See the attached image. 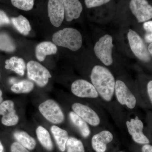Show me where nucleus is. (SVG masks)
Masks as SVG:
<instances>
[{
  "mask_svg": "<svg viewBox=\"0 0 152 152\" xmlns=\"http://www.w3.org/2000/svg\"><path fill=\"white\" fill-rule=\"evenodd\" d=\"M28 77L38 85L44 87L48 83L52 76L49 71L40 63L31 61L27 64Z\"/></svg>",
  "mask_w": 152,
  "mask_h": 152,
  "instance_id": "39448f33",
  "label": "nucleus"
},
{
  "mask_svg": "<svg viewBox=\"0 0 152 152\" xmlns=\"http://www.w3.org/2000/svg\"><path fill=\"white\" fill-rule=\"evenodd\" d=\"M71 91L74 95L80 98L96 99L99 96L92 84L82 79L77 80L72 83Z\"/></svg>",
  "mask_w": 152,
  "mask_h": 152,
  "instance_id": "1a4fd4ad",
  "label": "nucleus"
},
{
  "mask_svg": "<svg viewBox=\"0 0 152 152\" xmlns=\"http://www.w3.org/2000/svg\"><path fill=\"white\" fill-rule=\"evenodd\" d=\"M5 67L7 69L14 71L19 75H24L26 64L24 60L17 57H12L5 61Z\"/></svg>",
  "mask_w": 152,
  "mask_h": 152,
  "instance_id": "a211bd4d",
  "label": "nucleus"
},
{
  "mask_svg": "<svg viewBox=\"0 0 152 152\" xmlns=\"http://www.w3.org/2000/svg\"><path fill=\"white\" fill-rule=\"evenodd\" d=\"M15 48V45L8 35L0 34V50L7 52H12Z\"/></svg>",
  "mask_w": 152,
  "mask_h": 152,
  "instance_id": "b1692460",
  "label": "nucleus"
},
{
  "mask_svg": "<svg viewBox=\"0 0 152 152\" xmlns=\"http://www.w3.org/2000/svg\"><path fill=\"white\" fill-rule=\"evenodd\" d=\"M113 136L110 131L104 130L96 134L92 137L91 145L96 152H105L107 145L113 141Z\"/></svg>",
  "mask_w": 152,
  "mask_h": 152,
  "instance_id": "4468645a",
  "label": "nucleus"
},
{
  "mask_svg": "<svg viewBox=\"0 0 152 152\" xmlns=\"http://www.w3.org/2000/svg\"><path fill=\"white\" fill-rule=\"evenodd\" d=\"M66 149L67 152H85L81 141L74 137L69 138L66 144Z\"/></svg>",
  "mask_w": 152,
  "mask_h": 152,
  "instance_id": "393cba45",
  "label": "nucleus"
},
{
  "mask_svg": "<svg viewBox=\"0 0 152 152\" xmlns=\"http://www.w3.org/2000/svg\"><path fill=\"white\" fill-rule=\"evenodd\" d=\"M114 45L113 38L106 34L100 38L95 44L94 52L96 56L106 66H110L113 63L112 52Z\"/></svg>",
  "mask_w": 152,
  "mask_h": 152,
  "instance_id": "7ed1b4c3",
  "label": "nucleus"
},
{
  "mask_svg": "<svg viewBox=\"0 0 152 152\" xmlns=\"http://www.w3.org/2000/svg\"><path fill=\"white\" fill-rule=\"evenodd\" d=\"M4 148L2 144L0 141V152H4Z\"/></svg>",
  "mask_w": 152,
  "mask_h": 152,
  "instance_id": "f704fd0d",
  "label": "nucleus"
},
{
  "mask_svg": "<svg viewBox=\"0 0 152 152\" xmlns=\"http://www.w3.org/2000/svg\"><path fill=\"white\" fill-rule=\"evenodd\" d=\"M58 51L56 45L50 42H43L38 44L36 48V56L39 61H43L46 57L54 55Z\"/></svg>",
  "mask_w": 152,
  "mask_h": 152,
  "instance_id": "dca6fc26",
  "label": "nucleus"
},
{
  "mask_svg": "<svg viewBox=\"0 0 152 152\" xmlns=\"http://www.w3.org/2000/svg\"><path fill=\"white\" fill-rule=\"evenodd\" d=\"M28 150L18 142L13 143L11 146V152H29Z\"/></svg>",
  "mask_w": 152,
  "mask_h": 152,
  "instance_id": "c85d7f7f",
  "label": "nucleus"
},
{
  "mask_svg": "<svg viewBox=\"0 0 152 152\" xmlns=\"http://www.w3.org/2000/svg\"><path fill=\"white\" fill-rule=\"evenodd\" d=\"M142 152H152V145L148 144H145L142 148Z\"/></svg>",
  "mask_w": 152,
  "mask_h": 152,
  "instance_id": "2f4dec72",
  "label": "nucleus"
},
{
  "mask_svg": "<svg viewBox=\"0 0 152 152\" xmlns=\"http://www.w3.org/2000/svg\"><path fill=\"white\" fill-rule=\"evenodd\" d=\"M90 77L92 84L101 97L107 102L111 100L115 93L116 82L110 71L103 66H95Z\"/></svg>",
  "mask_w": 152,
  "mask_h": 152,
  "instance_id": "f257e3e1",
  "label": "nucleus"
},
{
  "mask_svg": "<svg viewBox=\"0 0 152 152\" xmlns=\"http://www.w3.org/2000/svg\"><path fill=\"white\" fill-rule=\"evenodd\" d=\"M10 19L4 12L0 10V26L10 24Z\"/></svg>",
  "mask_w": 152,
  "mask_h": 152,
  "instance_id": "c756f323",
  "label": "nucleus"
},
{
  "mask_svg": "<svg viewBox=\"0 0 152 152\" xmlns=\"http://www.w3.org/2000/svg\"><path fill=\"white\" fill-rule=\"evenodd\" d=\"M127 37L130 47L135 56L145 62L149 61L151 58L149 52L141 37L132 29L129 30Z\"/></svg>",
  "mask_w": 152,
  "mask_h": 152,
  "instance_id": "423d86ee",
  "label": "nucleus"
},
{
  "mask_svg": "<svg viewBox=\"0 0 152 152\" xmlns=\"http://www.w3.org/2000/svg\"><path fill=\"white\" fill-rule=\"evenodd\" d=\"M3 101V93L1 90H0V104H1Z\"/></svg>",
  "mask_w": 152,
  "mask_h": 152,
  "instance_id": "72a5a7b5",
  "label": "nucleus"
},
{
  "mask_svg": "<svg viewBox=\"0 0 152 152\" xmlns=\"http://www.w3.org/2000/svg\"><path fill=\"white\" fill-rule=\"evenodd\" d=\"M128 132L135 142L140 144H149V140L144 134L143 130L144 125L142 122L137 117L132 118L126 123Z\"/></svg>",
  "mask_w": 152,
  "mask_h": 152,
  "instance_id": "9b49d317",
  "label": "nucleus"
},
{
  "mask_svg": "<svg viewBox=\"0 0 152 152\" xmlns=\"http://www.w3.org/2000/svg\"><path fill=\"white\" fill-rule=\"evenodd\" d=\"M38 140L42 146L48 151H51L53 148L50 135L48 131L42 126H39L36 129Z\"/></svg>",
  "mask_w": 152,
  "mask_h": 152,
  "instance_id": "412c9836",
  "label": "nucleus"
},
{
  "mask_svg": "<svg viewBox=\"0 0 152 152\" xmlns=\"http://www.w3.org/2000/svg\"></svg>",
  "mask_w": 152,
  "mask_h": 152,
  "instance_id": "c9c22d12",
  "label": "nucleus"
},
{
  "mask_svg": "<svg viewBox=\"0 0 152 152\" xmlns=\"http://www.w3.org/2000/svg\"><path fill=\"white\" fill-rule=\"evenodd\" d=\"M148 50L150 54H151L152 56V43L150 44L149 45L148 48Z\"/></svg>",
  "mask_w": 152,
  "mask_h": 152,
  "instance_id": "473e14b6",
  "label": "nucleus"
},
{
  "mask_svg": "<svg viewBox=\"0 0 152 152\" xmlns=\"http://www.w3.org/2000/svg\"><path fill=\"white\" fill-rule=\"evenodd\" d=\"M129 7L139 23L152 18V6L146 0H131Z\"/></svg>",
  "mask_w": 152,
  "mask_h": 152,
  "instance_id": "6e6552de",
  "label": "nucleus"
},
{
  "mask_svg": "<svg viewBox=\"0 0 152 152\" xmlns=\"http://www.w3.org/2000/svg\"><path fill=\"white\" fill-rule=\"evenodd\" d=\"M12 23L15 28L23 35L27 36L31 31L29 22L26 17L20 15L18 17L11 18Z\"/></svg>",
  "mask_w": 152,
  "mask_h": 152,
  "instance_id": "4be33fe9",
  "label": "nucleus"
},
{
  "mask_svg": "<svg viewBox=\"0 0 152 152\" xmlns=\"http://www.w3.org/2000/svg\"><path fill=\"white\" fill-rule=\"evenodd\" d=\"M51 131L59 149L61 151L64 152L66 150V144L69 138L67 132L56 126H52Z\"/></svg>",
  "mask_w": 152,
  "mask_h": 152,
  "instance_id": "f3484780",
  "label": "nucleus"
},
{
  "mask_svg": "<svg viewBox=\"0 0 152 152\" xmlns=\"http://www.w3.org/2000/svg\"><path fill=\"white\" fill-rule=\"evenodd\" d=\"M53 42L59 46L72 51H77L81 48L82 36L78 30L66 28L55 33L53 36Z\"/></svg>",
  "mask_w": 152,
  "mask_h": 152,
  "instance_id": "f03ea898",
  "label": "nucleus"
},
{
  "mask_svg": "<svg viewBox=\"0 0 152 152\" xmlns=\"http://www.w3.org/2000/svg\"><path fill=\"white\" fill-rule=\"evenodd\" d=\"M85 4L88 8H92L99 7L107 4L110 0H84Z\"/></svg>",
  "mask_w": 152,
  "mask_h": 152,
  "instance_id": "cd10ccee",
  "label": "nucleus"
},
{
  "mask_svg": "<svg viewBox=\"0 0 152 152\" xmlns=\"http://www.w3.org/2000/svg\"><path fill=\"white\" fill-rule=\"evenodd\" d=\"M147 92L152 104V80L150 81L147 85Z\"/></svg>",
  "mask_w": 152,
  "mask_h": 152,
  "instance_id": "7c9ffc66",
  "label": "nucleus"
},
{
  "mask_svg": "<svg viewBox=\"0 0 152 152\" xmlns=\"http://www.w3.org/2000/svg\"><path fill=\"white\" fill-rule=\"evenodd\" d=\"M48 15L53 26L59 27L65 18V11L63 0H48Z\"/></svg>",
  "mask_w": 152,
  "mask_h": 152,
  "instance_id": "9d476101",
  "label": "nucleus"
},
{
  "mask_svg": "<svg viewBox=\"0 0 152 152\" xmlns=\"http://www.w3.org/2000/svg\"><path fill=\"white\" fill-rule=\"evenodd\" d=\"M34 84L28 80H23L14 84L11 88V91L16 94H25L31 91L34 88Z\"/></svg>",
  "mask_w": 152,
  "mask_h": 152,
  "instance_id": "5701e85b",
  "label": "nucleus"
},
{
  "mask_svg": "<svg viewBox=\"0 0 152 152\" xmlns=\"http://www.w3.org/2000/svg\"><path fill=\"white\" fill-rule=\"evenodd\" d=\"M12 4L22 10L29 11L32 10L35 0H11Z\"/></svg>",
  "mask_w": 152,
  "mask_h": 152,
  "instance_id": "a878e982",
  "label": "nucleus"
},
{
  "mask_svg": "<svg viewBox=\"0 0 152 152\" xmlns=\"http://www.w3.org/2000/svg\"><path fill=\"white\" fill-rule=\"evenodd\" d=\"M14 137L18 142L27 149L32 150L35 148V140L26 132L17 131L14 133Z\"/></svg>",
  "mask_w": 152,
  "mask_h": 152,
  "instance_id": "aec40b11",
  "label": "nucleus"
},
{
  "mask_svg": "<svg viewBox=\"0 0 152 152\" xmlns=\"http://www.w3.org/2000/svg\"><path fill=\"white\" fill-rule=\"evenodd\" d=\"M69 116L71 122L77 128L83 137L87 138L89 136L91 130L88 124L84 120L74 112H71L69 114Z\"/></svg>",
  "mask_w": 152,
  "mask_h": 152,
  "instance_id": "6ab92c4d",
  "label": "nucleus"
},
{
  "mask_svg": "<svg viewBox=\"0 0 152 152\" xmlns=\"http://www.w3.org/2000/svg\"><path fill=\"white\" fill-rule=\"evenodd\" d=\"M72 109L74 113L91 126H97L99 125L101 122L99 117L88 106L79 103H75L72 106Z\"/></svg>",
  "mask_w": 152,
  "mask_h": 152,
  "instance_id": "f8f14e48",
  "label": "nucleus"
},
{
  "mask_svg": "<svg viewBox=\"0 0 152 152\" xmlns=\"http://www.w3.org/2000/svg\"><path fill=\"white\" fill-rule=\"evenodd\" d=\"M40 113L46 119L53 124H60L64 120V113L56 101L48 99L42 103L39 107Z\"/></svg>",
  "mask_w": 152,
  "mask_h": 152,
  "instance_id": "20e7f679",
  "label": "nucleus"
},
{
  "mask_svg": "<svg viewBox=\"0 0 152 152\" xmlns=\"http://www.w3.org/2000/svg\"><path fill=\"white\" fill-rule=\"evenodd\" d=\"M143 28L146 31L145 35V40L148 43H152V21L144 23Z\"/></svg>",
  "mask_w": 152,
  "mask_h": 152,
  "instance_id": "bb28decb",
  "label": "nucleus"
},
{
  "mask_svg": "<svg viewBox=\"0 0 152 152\" xmlns=\"http://www.w3.org/2000/svg\"><path fill=\"white\" fill-rule=\"evenodd\" d=\"M0 115L2 116L1 123L7 126H15L18 123L19 118L16 113L12 101L6 100L0 104Z\"/></svg>",
  "mask_w": 152,
  "mask_h": 152,
  "instance_id": "ddd939ff",
  "label": "nucleus"
},
{
  "mask_svg": "<svg viewBox=\"0 0 152 152\" xmlns=\"http://www.w3.org/2000/svg\"><path fill=\"white\" fill-rule=\"evenodd\" d=\"M115 92L117 100L121 104L130 109L135 107L137 104L135 96L122 81L118 80L116 81Z\"/></svg>",
  "mask_w": 152,
  "mask_h": 152,
  "instance_id": "0eeeda50",
  "label": "nucleus"
},
{
  "mask_svg": "<svg viewBox=\"0 0 152 152\" xmlns=\"http://www.w3.org/2000/svg\"><path fill=\"white\" fill-rule=\"evenodd\" d=\"M63 2L67 22H71L80 18L83 7L79 0H63Z\"/></svg>",
  "mask_w": 152,
  "mask_h": 152,
  "instance_id": "2eb2a0df",
  "label": "nucleus"
}]
</instances>
